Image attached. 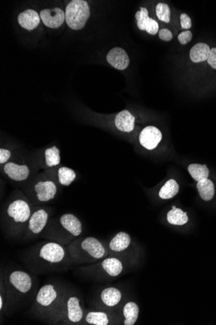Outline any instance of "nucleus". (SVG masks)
I'll return each mask as SVG.
<instances>
[{
	"label": "nucleus",
	"instance_id": "obj_27",
	"mask_svg": "<svg viewBox=\"0 0 216 325\" xmlns=\"http://www.w3.org/2000/svg\"><path fill=\"white\" fill-rule=\"evenodd\" d=\"M167 220L172 225H183L188 222L187 213L173 206L172 210H170L167 214Z\"/></svg>",
	"mask_w": 216,
	"mask_h": 325
},
{
	"label": "nucleus",
	"instance_id": "obj_9",
	"mask_svg": "<svg viewBox=\"0 0 216 325\" xmlns=\"http://www.w3.org/2000/svg\"><path fill=\"white\" fill-rule=\"evenodd\" d=\"M40 172L33 158H14L1 166V173L10 183L22 188Z\"/></svg>",
	"mask_w": 216,
	"mask_h": 325
},
{
	"label": "nucleus",
	"instance_id": "obj_4",
	"mask_svg": "<svg viewBox=\"0 0 216 325\" xmlns=\"http://www.w3.org/2000/svg\"><path fill=\"white\" fill-rule=\"evenodd\" d=\"M68 286L62 282L41 286L31 305L29 314L34 318L50 324L59 309Z\"/></svg>",
	"mask_w": 216,
	"mask_h": 325
},
{
	"label": "nucleus",
	"instance_id": "obj_6",
	"mask_svg": "<svg viewBox=\"0 0 216 325\" xmlns=\"http://www.w3.org/2000/svg\"><path fill=\"white\" fill-rule=\"evenodd\" d=\"M66 247L77 266L98 263L108 255L103 243L93 236L80 237Z\"/></svg>",
	"mask_w": 216,
	"mask_h": 325
},
{
	"label": "nucleus",
	"instance_id": "obj_26",
	"mask_svg": "<svg viewBox=\"0 0 216 325\" xmlns=\"http://www.w3.org/2000/svg\"><path fill=\"white\" fill-rule=\"evenodd\" d=\"M197 189L200 197L204 201H210L214 196V184L210 179H206L198 182Z\"/></svg>",
	"mask_w": 216,
	"mask_h": 325
},
{
	"label": "nucleus",
	"instance_id": "obj_22",
	"mask_svg": "<svg viewBox=\"0 0 216 325\" xmlns=\"http://www.w3.org/2000/svg\"><path fill=\"white\" fill-rule=\"evenodd\" d=\"M100 299L106 307L113 308L118 305L122 299V293L118 288H107L101 292Z\"/></svg>",
	"mask_w": 216,
	"mask_h": 325
},
{
	"label": "nucleus",
	"instance_id": "obj_5",
	"mask_svg": "<svg viewBox=\"0 0 216 325\" xmlns=\"http://www.w3.org/2000/svg\"><path fill=\"white\" fill-rule=\"evenodd\" d=\"M82 232L81 221L74 213H66L51 219L40 236L67 246L81 237Z\"/></svg>",
	"mask_w": 216,
	"mask_h": 325
},
{
	"label": "nucleus",
	"instance_id": "obj_31",
	"mask_svg": "<svg viewBox=\"0 0 216 325\" xmlns=\"http://www.w3.org/2000/svg\"><path fill=\"white\" fill-rule=\"evenodd\" d=\"M14 158L16 157L13 156V153L11 150L4 147L0 149V165L1 166L11 161Z\"/></svg>",
	"mask_w": 216,
	"mask_h": 325
},
{
	"label": "nucleus",
	"instance_id": "obj_16",
	"mask_svg": "<svg viewBox=\"0 0 216 325\" xmlns=\"http://www.w3.org/2000/svg\"><path fill=\"white\" fill-rule=\"evenodd\" d=\"M135 18L137 20V27L140 30H145L150 35H154L158 33L159 24L157 21L150 18L147 8L141 7L140 11L136 13Z\"/></svg>",
	"mask_w": 216,
	"mask_h": 325
},
{
	"label": "nucleus",
	"instance_id": "obj_34",
	"mask_svg": "<svg viewBox=\"0 0 216 325\" xmlns=\"http://www.w3.org/2000/svg\"><path fill=\"white\" fill-rule=\"evenodd\" d=\"M172 33L167 29H162L159 31V37L164 41H170L172 39Z\"/></svg>",
	"mask_w": 216,
	"mask_h": 325
},
{
	"label": "nucleus",
	"instance_id": "obj_23",
	"mask_svg": "<svg viewBox=\"0 0 216 325\" xmlns=\"http://www.w3.org/2000/svg\"><path fill=\"white\" fill-rule=\"evenodd\" d=\"M131 237L125 232H120L116 234L109 244V248L113 253H119L125 251L131 244Z\"/></svg>",
	"mask_w": 216,
	"mask_h": 325
},
{
	"label": "nucleus",
	"instance_id": "obj_21",
	"mask_svg": "<svg viewBox=\"0 0 216 325\" xmlns=\"http://www.w3.org/2000/svg\"><path fill=\"white\" fill-rule=\"evenodd\" d=\"M19 25L29 31L33 30L39 25L40 21V16L37 12L28 9L19 14L18 18Z\"/></svg>",
	"mask_w": 216,
	"mask_h": 325
},
{
	"label": "nucleus",
	"instance_id": "obj_8",
	"mask_svg": "<svg viewBox=\"0 0 216 325\" xmlns=\"http://www.w3.org/2000/svg\"><path fill=\"white\" fill-rule=\"evenodd\" d=\"M86 309L81 293L71 286H68L66 292L59 309L50 324L80 325L84 318Z\"/></svg>",
	"mask_w": 216,
	"mask_h": 325
},
{
	"label": "nucleus",
	"instance_id": "obj_19",
	"mask_svg": "<svg viewBox=\"0 0 216 325\" xmlns=\"http://www.w3.org/2000/svg\"><path fill=\"white\" fill-rule=\"evenodd\" d=\"M109 323L110 318L107 313L86 309L84 318L80 325H108Z\"/></svg>",
	"mask_w": 216,
	"mask_h": 325
},
{
	"label": "nucleus",
	"instance_id": "obj_35",
	"mask_svg": "<svg viewBox=\"0 0 216 325\" xmlns=\"http://www.w3.org/2000/svg\"><path fill=\"white\" fill-rule=\"evenodd\" d=\"M207 61L211 67L216 70V48H213L211 49Z\"/></svg>",
	"mask_w": 216,
	"mask_h": 325
},
{
	"label": "nucleus",
	"instance_id": "obj_11",
	"mask_svg": "<svg viewBox=\"0 0 216 325\" xmlns=\"http://www.w3.org/2000/svg\"><path fill=\"white\" fill-rule=\"evenodd\" d=\"M65 15V21L70 28L82 30L90 16L88 4L84 0H73L67 5Z\"/></svg>",
	"mask_w": 216,
	"mask_h": 325
},
{
	"label": "nucleus",
	"instance_id": "obj_30",
	"mask_svg": "<svg viewBox=\"0 0 216 325\" xmlns=\"http://www.w3.org/2000/svg\"><path fill=\"white\" fill-rule=\"evenodd\" d=\"M156 14L160 20L165 23H169L171 21V9L168 5L159 3L156 6Z\"/></svg>",
	"mask_w": 216,
	"mask_h": 325
},
{
	"label": "nucleus",
	"instance_id": "obj_20",
	"mask_svg": "<svg viewBox=\"0 0 216 325\" xmlns=\"http://www.w3.org/2000/svg\"><path fill=\"white\" fill-rule=\"evenodd\" d=\"M135 122L134 116L127 110L121 111L115 119L116 127L121 132L125 133H130L134 129Z\"/></svg>",
	"mask_w": 216,
	"mask_h": 325
},
{
	"label": "nucleus",
	"instance_id": "obj_7",
	"mask_svg": "<svg viewBox=\"0 0 216 325\" xmlns=\"http://www.w3.org/2000/svg\"><path fill=\"white\" fill-rule=\"evenodd\" d=\"M60 188L44 171L39 172L24 186L23 191L33 207L46 206L54 200Z\"/></svg>",
	"mask_w": 216,
	"mask_h": 325
},
{
	"label": "nucleus",
	"instance_id": "obj_33",
	"mask_svg": "<svg viewBox=\"0 0 216 325\" xmlns=\"http://www.w3.org/2000/svg\"><path fill=\"white\" fill-rule=\"evenodd\" d=\"M181 26L182 29L188 30L191 27V21L190 17L186 13H182L180 16Z\"/></svg>",
	"mask_w": 216,
	"mask_h": 325
},
{
	"label": "nucleus",
	"instance_id": "obj_12",
	"mask_svg": "<svg viewBox=\"0 0 216 325\" xmlns=\"http://www.w3.org/2000/svg\"><path fill=\"white\" fill-rule=\"evenodd\" d=\"M43 171L52 178L60 188L71 185L77 179V174L74 169L62 165Z\"/></svg>",
	"mask_w": 216,
	"mask_h": 325
},
{
	"label": "nucleus",
	"instance_id": "obj_15",
	"mask_svg": "<svg viewBox=\"0 0 216 325\" xmlns=\"http://www.w3.org/2000/svg\"><path fill=\"white\" fill-rule=\"evenodd\" d=\"M40 16L45 26L53 29L59 28L65 20L64 12L58 7L43 9L40 12Z\"/></svg>",
	"mask_w": 216,
	"mask_h": 325
},
{
	"label": "nucleus",
	"instance_id": "obj_3",
	"mask_svg": "<svg viewBox=\"0 0 216 325\" xmlns=\"http://www.w3.org/2000/svg\"><path fill=\"white\" fill-rule=\"evenodd\" d=\"M0 277L6 286L15 310L31 307L40 288L36 276L21 269L7 268L1 269Z\"/></svg>",
	"mask_w": 216,
	"mask_h": 325
},
{
	"label": "nucleus",
	"instance_id": "obj_13",
	"mask_svg": "<svg viewBox=\"0 0 216 325\" xmlns=\"http://www.w3.org/2000/svg\"><path fill=\"white\" fill-rule=\"evenodd\" d=\"M39 169L43 171L61 165L60 149L57 146L48 147L40 157L33 158Z\"/></svg>",
	"mask_w": 216,
	"mask_h": 325
},
{
	"label": "nucleus",
	"instance_id": "obj_29",
	"mask_svg": "<svg viewBox=\"0 0 216 325\" xmlns=\"http://www.w3.org/2000/svg\"><path fill=\"white\" fill-rule=\"evenodd\" d=\"M188 169L189 174L196 181H203L209 176V170L205 164H191Z\"/></svg>",
	"mask_w": 216,
	"mask_h": 325
},
{
	"label": "nucleus",
	"instance_id": "obj_28",
	"mask_svg": "<svg viewBox=\"0 0 216 325\" xmlns=\"http://www.w3.org/2000/svg\"><path fill=\"white\" fill-rule=\"evenodd\" d=\"M179 184L174 179H170L159 191V197L162 200H169L174 198L179 192Z\"/></svg>",
	"mask_w": 216,
	"mask_h": 325
},
{
	"label": "nucleus",
	"instance_id": "obj_1",
	"mask_svg": "<svg viewBox=\"0 0 216 325\" xmlns=\"http://www.w3.org/2000/svg\"><path fill=\"white\" fill-rule=\"evenodd\" d=\"M45 240L30 247L24 253L23 263L29 271L36 274L61 273L77 267L66 246Z\"/></svg>",
	"mask_w": 216,
	"mask_h": 325
},
{
	"label": "nucleus",
	"instance_id": "obj_10",
	"mask_svg": "<svg viewBox=\"0 0 216 325\" xmlns=\"http://www.w3.org/2000/svg\"><path fill=\"white\" fill-rule=\"evenodd\" d=\"M51 208L47 206L33 207L32 214L21 240L32 241L41 236L51 220Z\"/></svg>",
	"mask_w": 216,
	"mask_h": 325
},
{
	"label": "nucleus",
	"instance_id": "obj_32",
	"mask_svg": "<svg viewBox=\"0 0 216 325\" xmlns=\"http://www.w3.org/2000/svg\"><path fill=\"white\" fill-rule=\"evenodd\" d=\"M191 38H193V33L190 31H184V32L179 34L178 36L179 42L183 45L190 42Z\"/></svg>",
	"mask_w": 216,
	"mask_h": 325
},
{
	"label": "nucleus",
	"instance_id": "obj_2",
	"mask_svg": "<svg viewBox=\"0 0 216 325\" xmlns=\"http://www.w3.org/2000/svg\"><path fill=\"white\" fill-rule=\"evenodd\" d=\"M33 207L21 189H17L4 203L1 211V227L8 239L21 240Z\"/></svg>",
	"mask_w": 216,
	"mask_h": 325
},
{
	"label": "nucleus",
	"instance_id": "obj_25",
	"mask_svg": "<svg viewBox=\"0 0 216 325\" xmlns=\"http://www.w3.org/2000/svg\"><path fill=\"white\" fill-rule=\"evenodd\" d=\"M139 314V308L134 302L126 303L123 308V315L125 317L124 324L133 325L137 321Z\"/></svg>",
	"mask_w": 216,
	"mask_h": 325
},
{
	"label": "nucleus",
	"instance_id": "obj_14",
	"mask_svg": "<svg viewBox=\"0 0 216 325\" xmlns=\"http://www.w3.org/2000/svg\"><path fill=\"white\" fill-rule=\"evenodd\" d=\"M162 139V133L154 126H148L140 133L139 142L142 147L149 150L157 147Z\"/></svg>",
	"mask_w": 216,
	"mask_h": 325
},
{
	"label": "nucleus",
	"instance_id": "obj_17",
	"mask_svg": "<svg viewBox=\"0 0 216 325\" xmlns=\"http://www.w3.org/2000/svg\"><path fill=\"white\" fill-rule=\"evenodd\" d=\"M106 58L109 64L117 70H125L130 64L129 57L123 48H113L109 52Z\"/></svg>",
	"mask_w": 216,
	"mask_h": 325
},
{
	"label": "nucleus",
	"instance_id": "obj_18",
	"mask_svg": "<svg viewBox=\"0 0 216 325\" xmlns=\"http://www.w3.org/2000/svg\"><path fill=\"white\" fill-rule=\"evenodd\" d=\"M16 310L14 309L13 301L10 297L6 286L3 279L0 277V320L2 323V320L5 317L10 316Z\"/></svg>",
	"mask_w": 216,
	"mask_h": 325
},
{
	"label": "nucleus",
	"instance_id": "obj_24",
	"mask_svg": "<svg viewBox=\"0 0 216 325\" xmlns=\"http://www.w3.org/2000/svg\"><path fill=\"white\" fill-rule=\"evenodd\" d=\"M209 46L205 43L194 45L190 52V57L194 62H201L207 60L210 53Z\"/></svg>",
	"mask_w": 216,
	"mask_h": 325
}]
</instances>
